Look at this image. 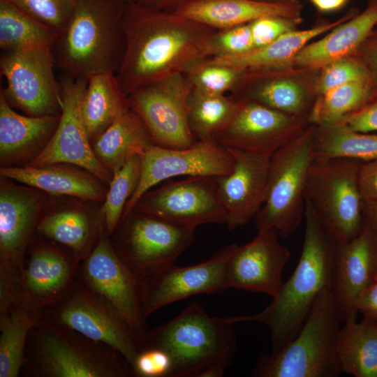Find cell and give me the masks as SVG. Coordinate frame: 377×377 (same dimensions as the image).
Wrapping results in <instances>:
<instances>
[{
  "label": "cell",
  "instance_id": "obj_1",
  "mask_svg": "<svg viewBox=\"0 0 377 377\" xmlns=\"http://www.w3.org/2000/svg\"><path fill=\"white\" fill-rule=\"evenodd\" d=\"M122 26L125 47L116 77L127 96L172 74L184 73L209 58V42L216 30L173 11L130 0L124 6Z\"/></svg>",
  "mask_w": 377,
  "mask_h": 377
},
{
  "label": "cell",
  "instance_id": "obj_2",
  "mask_svg": "<svg viewBox=\"0 0 377 377\" xmlns=\"http://www.w3.org/2000/svg\"><path fill=\"white\" fill-rule=\"evenodd\" d=\"M305 228L297 265L272 302L254 314L228 317L234 323L258 322L271 332L272 352L290 341L302 328L320 293L332 290L337 241L305 203Z\"/></svg>",
  "mask_w": 377,
  "mask_h": 377
},
{
  "label": "cell",
  "instance_id": "obj_3",
  "mask_svg": "<svg viewBox=\"0 0 377 377\" xmlns=\"http://www.w3.org/2000/svg\"><path fill=\"white\" fill-rule=\"evenodd\" d=\"M126 1L76 0L52 47L54 64L63 75L87 78L99 72L117 73L125 47Z\"/></svg>",
  "mask_w": 377,
  "mask_h": 377
},
{
  "label": "cell",
  "instance_id": "obj_4",
  "mask_svg": "<svg viewBox=\"0 0 377 377\" xmlns=\"http://www.w3.org/2000/svg\"><path fill=\"white\" fill-rule=\"evenodd\" d=\"M228 317L210 316L193 302L168 322L147 332L139 350L156 348L170 357L169 377H200L219 361L231 363L237 335Z\"/></svg>",
  "mask_w": 377,
  "mask_h": 377
},
{
  "label": "cell",
  "instance_id": "obj_5",
  "mask_svg": "<svg viewBox=\"0 0 377 377\" xmlns=\"http://www.w3.org/2000/svg\"><path fill=\"white\" fill-rule=\"evenodd\" d=\"M26 354L24 365L34 376H135L127 360L111 347L45 317L31 329Z\"/></svg>",
  "mask_w": 377,
  "mask_h": 377
},
{
  "label": "cell",
  "instance_id": "obj_6",
  "mask_svg": "<svg viewBox=\"0 0 377 377\" xmlns=\"http://www.w3.org/2000/svg\"><path fill=\"white\" fill-rule=\"evenodd\" d=\"M342 316L331 289L319 294L298 334L281 349L263 354L254 377H336Z\"/></svg>",
  "mask_w": 377,
  "mask_h": 377
},
{
  "label": "cell",
  "instance_id": "obj_7",
  "mask_svg": "<svg viewBox=\"0 0 377 377\" xmlns=\"http://www.w3.org/2000/svg\"><path fill=\"white\" fill-rule=\"evenodd\" d=\"M314 131L315 125L309 124L271 156L265 200L253 219L258 231L273 228L279 237H288L301 223Z\"/></svg>",
  "mask_w": 377,
  "mask_h": 377
},
{
  "label": "cell",
  "instance_id": "obj_8",
  "mask_svg": "<svg viewBox=\"0 0 377 377\" xmlns=\"http://www.w3.org/2000/svg\"><path fill=\"white\" fill-rule=\"evenodd\" d=\"M363 162L347 158L314 160L306 179L305 203L337 242L356 237L364 224L359 172Z\"/></svg>",
  "mask_w": 377,
  "mask_h": 377
},
{
  "label": "cell",
  "instance_id": "obj_9",
  "mask_svg": "<svg viewBox=\"0 0 377 377\" xmlns=\"http://www.w3.org/2000/svg\"><path fill=\"white\" fill-rule=\"evenodd\" d=\"M195 229L133 209L122 216L111 242L120 258L139 278L174 264L193 243Z\"/></svg>",
  "mask_w": 377,
  "mask_h": 377
},
{
  "label": "cell",
  "instance_id": "obj_10",
  "mask_svg": "<svg viewBox=\"0 0 377 377\" xmlns=\"http://www.w3.org/2000/svg\"><path fill=\"white\" fill-rule=\"evenodd\" d=\"M54 65L50 47L3 51L0 70L6 86L1 92L8 103L29 116L60 115L61 89Z\"/></svg>",
  "mask_w": 377,
  "mask_h": 377
},
{
  "label": "cell",
  "instance_id": "obj_11",
  "mask_svg": "<svg viewBox=\"0 0 377 377\" xmlns=\"http://www.w3.org/2000/svg\"><path fill=\"white\" fill-rule=\"evenodd\" d=\"M119 353L132 369L138 342L118 312L77 276L63 299L44 316Z\"/></svg>",
  "mask_w": 377,
  "mask_h": 377
},
{
  "label": "cell",
  "instance_id": "obj_12",
  "mask_svg": "<svg viewBox=\"0 0 377 377\" xmlns=\"http://www.w3.org/2000/svg\"><path fill=\"white\" fill-rule=\"evenodd\" d=\"M109 237L104 228L81 262L77 276L118 312L139 344L147 331L138 280L120 258Z\"/></svg>",
  "mask_w": 377,
  "mask_h": 377
},
{
  "label": "cell",
  "instance_id": "obj_13",
  "mask_svg": "<svg viewBox=\"0 0 377 377\" xmlns=\"http://www.w3.org/2000/svg\"><path fill=\"white\" fill-rule=\"evenodd\" d=\"M193 85L184 73L172 74L128 96L131 109L142 119L155 145L190 147L196 142L187 117Z\"/></svg>",
  "mask_w": 377,
  "mask_h": 377
},
{
  "label": "cell",
  "instance_id": "obj_14",
  "mask_svg": "<svg viewBox=\"0 0 377 377\" xmlns=\"http://www.w3.org/2000/svg\"><path fill=\"white\" fill-rule=\"evenodd\" d=\"M42 191L1 179L0 291L18 286L27 247L43 215Z\"/></svg>",
  "mask_w": 377,
  "mask_h": 377
},
{
  "label": "cell",
  "instance_id": "obj_15",
  "mask_svg": "<svg viewBox=\"0 0 377 377\" xmlns=\"http://www.w3.org/2000/svg\"><path fill=\"white\" fill-rule=\"evenodd\" d=\"M87 84L86 77L62 75V103L58 126L44 149L27 165L71 164L86 170L103 184H110L112 174L96 156L82 117V104Z\"/></svg>",
  "mask_w": 377,
  "mask_h": 377
},
{
  "label": "cell",
  "instance_id": "obj_16",
  "mask_svg": "<svg viewBox=\"0 0 377 377\" xmlns=\"http://www.w3.org/2000/svg\"><path fill=\"white\" fill-rule=\"evenodd\" d=\"M235 246H226L207 260L195 265L179 267L172 264L138 278L145 316L191 296L230 288L227 265Z\"/></svg>",
  "mask_w": 377,
  "mask_h": 377
},
{
  "label": "cell",
  "instance_id": "obj_17",
  "mask_svg": "<svg viewBox=\"0 0 377 377\" xmlns=\"http://www.w3.org/2000/svg\"><path fill=\"white\" fill-rule=\"evenodd\" d=\"M133 209L194 228L203 224L226 223L227 219L214 177H188L149 189Z\"/></svg>",
  "mask_w": 377,
  "mask_h": 377
},
{
  "label": "cell",
  "instance_id": "obj_18",
  "mask_svg": "<svg viewBox=\"0 0 377 377\" xmlns=\"http://www.w3.org/2000/svg\"><path fill=\"white\" fill-rule=\"evenodd\" d=\"M319 71L293 63L247 71L231 93L238 100L252 101L308 119L317 97Z\"/></svg>",
  "mask_w": 377,
  "mask_h": 377
},
{
  "label": "cell",
  "instance_id": "obj_19",
  "mask_svg": "<svg viewBox=\"0 0 377 377\" xmlns=\"http://www.w3.org/2000/svg\"><path fill=\"white\" fill-rule=\"evenodd\" d=\"M141 160L140 182L123 215L133 209L146 191L162 181L179 176L221 177L228 174L233 165V158L228 149L214 140H197L191 147L182 149L154 145L141 156Z\"/></svg>",
  "mask_w": 377,
  "mask_h": 377
},
{
  "label": "cell",
  "instance_id": "obj_20",
  "mask_svg": "<svg viewBox=\"0 0 377 377\" xmlns=\"http://www.w3.org/2000/svg\"><path fill=\"white\" fill-rule=\"evenodd\" d=\"M239 101L235 117L214 139L226 148L271 156L310 124L306 118L252 101Z\"/></svg>",
  "mask_w": 377,
  "mask_h": 377
},
{
  "label": "cell",
  "instance_id": "obj_21",
  "mask_svg": "<svg viewBox=\"0 0 377 377\" xmlns=\"http://www.w3.org/2000/svg\"><path fill=\"white\" fill-rule=\"evenodd\" d=\"M80 262L68 249L40 242L29 249L18 281V294L33 308L45 312L67 294Z\"/></svg>",
  "mask_w": 377,
  "mask_h": 377
},
{
  "label": "cell",
  "instance_id": "obj_22",
  "mask_svg": "<svg viewBox=\"0 0 377 377\" xmlns=\"http://www.w3.org/2000/svg\"><path fill=\"white\" fill-rule=\"evenodd\" d=\"M376 276L377 234L364 218L362 229L356 237L336 243L332 292L343 323L357 319V300Z\"/></svg>",
  "mask_w": 377,
  "mask_h": 377
},
{
  "label": "cell",
  "instance_id": "obj_23",
  "mask_svg": "<svg viewBox=\"0 0 377 377\" xmlns=\"http://www.w3.org/2000/svg\"><path fill=\"white\" fill-rule=\"evenodd\" d=\"M279 237L274 229H263L249 243L235 244L227 265L230 288L276 296L290 255Z\"/></svg>",
  "mask_w": 377,
  "mask_h": 377
},
{
  "label": "cell",
  "instance_id": "obj_24",
  "mask_svg": "<svg viewBox=\"0 0 377 377\" xmlns=\"http://www.w3.org/2000/svg\"><path fill=\"white\" fill-rule=\"evenodd\" d=\"M233 158L231 171L216 177L219 194L227 214L229 230L254 218L267 193L271 156L226 148Z\"/></svg>",
  "mask_w": 377,
  "mask_h": 377
},
{
  "label": "cell",
  "instance_id": "obj_25",
  "mask_svg": "<svg viewBox=\"0 0 377 377\" xmlns=\"http://www.w3.org/2000/svg\"><path fill=\"white\" fill-rule=\"evenodd\" d=\"M303 8L300 0L279 3L256 0H185L172 11L218 30L266 16L303 20Z\"/></svg>",
  "mask_w": 377,
  "mask_h": 377
},
{
  "label": "cell",
  "instance_id": "obj_26",
  "mask_svg": "<svg viewBox=\"0 0 377 377\" xmlns=\"http://www.w3.org/2000/svg\"><path fill=\"white\" fill-rule=\"evenodd\" d=\"M0 174L2 177L52 195H68L96 201L102 200L106 195L100 179L86 170L71 164L1 166Z\"/></svg>",
  "mask_w": 377,
  "mask_h": 377
},
{
  "label": "cell",
  "instance_id": "obj_27",
  "mask_svg": "<svg viewBox=\"0 0 377 377\" xmlns=\"http://www.w3.org/2000/svg\"><path fill=\"white\" fill-rule=\"evenodd\" d=\"M59 119L60 115L34 117L20 114L13 110L0 92L1 165L11 166L31 158V156L33 160L50 140Z\"/></svg>",
  "mask_w": 377,
  "mask_h": 377
},
{
  "label": "cell",
  "instance_id": "obj_28",
  "mask_svg": "<svg viewBox=\"0 0 377 377\" xmlns=\"http://www.w3.org/2000/svg\"><path fill=\"white\" fill-rule=\"evenodd\" d=\"M377 26V12L367 5L364 10L312 40L297 54V66L320 69L337 60L355 54L369 34Z\"/></svg>",
  "mask_w": 377,
  "mask_h": 377
},
{
  "label": "cell",
  "instance_id": "obj_29",
  "mask_svg": "<svg viewBox=\"0 0 377 377\" xmlns=\"http://www.w3.org/2000/svg\"><path fill=\"white\" fill-rule=\"evenodd\" d=\"M104 228L101 212L97 215L85 208L72 206L43 214L36 232L71 251L81 263Z\"/></svg>",
  "mask_w": 377,
  "mask_h": 377
},
{
  "label": "cell",
  "instance_id": "obj_30",
  "mask_svg": "<svg viewBox=\"0 0 377 377\" xmlns=\"http://www.w3.org/2000/svg\"><path fill=\"white\" fill-rule=\"evenodd\" d=\"M359 11L350 9L334 21H323L305 29L288 32L269 44L236 56L212 57V61L244 71H253L292 64L301 50L318 36H323Z\"/></svg>",
  "mask_w": 377,
  "mask_h": 377
},
{
  "label": "cell",
  "instance_id": "obj_31",
  "mask_svg": "<svg viewBox=\"0 0 377 377\" xmlns=\"http://www.w3.org/2000/svg\"><path fill=\"white\" fill-rule=\"evenodd\" d=\"M44 313L29 305L18 293L0 302V377H17L25 363L31 329Z\"/></svg>",
  "mask_w": 377,
  "mask_h": 377
},
{
  "label": "cell",
  "instance_id": "obj_32",
  "mask_svg": "<svg viewBox=\"0 0 377 377\" xmlns=\"http://www.w3.org/2000/svg\"><path fill=\"white\" fill-rule=\"evenodd\" d=\"M91 145L98 161L113 175L129 158L142 156L154 143L142 119L130 108L96 138Z\"/></svg>",
  "mask_w": 377,
  "mask_h": 377
},
{
  "label": "cell",
  "instance_id": "obj_33",
  "mask_svg": "<svg viewBox=\"0 0 377 377\" xmlns=\"http://www.w3.org/2000/svg\"><path fill=\"white\" fill-rule=\"evenodd\" d=\"M87 79L82 112L92 142L130 106L128 96L122 91L115 73L99 72Z\"/></svg>",
  "mask_w": 377,
  "mask_h": 377
},
{
  "label": "cell",
  "instance_id": "obj_34",
  "mask_svg": "<svg viewBox=\"0 0 377 377\" xmlns=\"http://www.w3.org/2000/svg\"><path fill=\"white\" fill-rule=\"evenodd\" d=\"M312 151L314 160L368 162L377 158V134L355 131L343 121L315 125Z\"/></svg>",
  "mask_w": 377,
  "mask_h": 377
},
{
  "label": "cell",
  "instance_id": "obj_35",
  "mask_svg": "<svg viewBox=\"0 0 377 377\" xmlns=\"http://www.w3.org/2000/svg\"><path fill=\"white\" fill-rule=\"evenodd\" d=\"M338 357L342 372L355 377H377V323L366 318L343 323Z\"/></svg>",
  "mask_w": 377,
  "mask_h": 377
},
{
  "label": "cell",
  "instance_id": "obj_36",
  "mask_svg": "<svg viewBox=\"0 0 377 377\" xmlns=\"http://www.w3.org/2000/svg\"><path fill=\"white\" fill-rule=\"evenodd\" d=\"M239 104L232 96L209 94L193 87L187 99V117L195 139L214 141L233 119Z\"/></svg>",
  "mask_w": 377,
  "mask_h": 377
},
{
  "label": "cell",
  "instance_id": "obj_37",
  "mask_svg": "<svg viewBox=\"0 0 377 377\" xmlns=\"http://www.w3.org/2000/svg\"><path fill=\"white\" fill-rule=\"evenodd\" d=\"M57 38L56 33L14 4L0 0V47L3 51L53 47Z\"/></svg>",
  "mask_w": 377,
  "mask_h": 377
},
{
  "label": "cell",
  "instance_id": "obj_38",
  "mask_svg": "<svg viewBox=\"0 0 377 377\" xmlns=\"http://www.w3.org/2000/svg\"><path fill=\"white\" fill-rule=\"evenodd\" d=\"M374 94L367 82H350L334 87L316 97L309 123L322 125L342 121L364 105Z\"/></svg>",
  "mask_w": 377,
  "mask_h": 377
},
{
  "label": "cell",
  "instance_id": "obj_39",
  "mask_svg": "<svg viewBox=\"0 0 377 377\" xmlns=\"http://www.w3.org/2000/svg\"><path fill=\"white\" fill-rule=\"evenodd\" d=\"M141 170V156L135 155L129 158L112 175L109 190L100 210L103 218L105 231L109 236H111L115 230L127 202L137 189Z\"/></svg>",
  "mask_w": 377,
  "mask_h": 377
},
{
  "label": "cell",
  "instance_id": "obj_40",
  "mask_svg": "<svg viewBox=\"0 0 377 377\" xmlns=\"http://www.w3.org/2000/svg\"><path fill=\"white\" fill-rule=\"evenodd\" d=\"M245 71L206 58L193 64L184 74L193 88L209 94H224L233 91Z\"/></svg>",
  "mask_w": 377,
  "mask_h": 377
},
{
  "label": "cell",
  "instance_id": "obj_41",
  "mask_svg": "<svg viewBox=\"0 0 377 377\" xmlns=\"http://www.w3.org/2000/svg\"><path fill=\"white\" fill-rule=\"evenodd\" d=\"M350 82L370 84L368 71L355 54L333 61L320 69L316 84L317 96Z\"/></svg>",
  "mask_w": 377,
  "mask_h": 377
},
{
  "label": "cell",
  "instance_id": "obj_42",
  "mask_svg": "<svg viewBox=\"0 0 377 377\" xmlns=\"http://www.w3.org/2000/svg\"><path fill=\"white\" fill-rule=\"evenodd\" d=\"M58 35L69 20L76 0H6Z\"/></svg>",
  "mask_w": 377,
  "mask_h": 377
},
{
  "label": "cell",
  "instance_id": "obj_43",
  "mask_svg": "<svg viewBox=\"0 0 377 377\" xmlns=\"http://www.w3.org/2000/svg\"><path fill=\"white\" fill-rule=\"evenodd\" d=\"M253 49L250 23L216 29L209 42V58L239 55Z\"/></svg>",
  "mask_w": 377,
  "mask_h": 377
},
{
  "label": "cell",
  "instance_id": "obj_44",
  "mask_svg": "<svg viewBox=\"0 0 377 377\" xmlns=\"http://www.w3.org/2000/svg\"><path fill=\"white\" fill-rule=\"evenodd\" d=\"M302 21L281 16H266L250 22L255 49L265 46L281 36L298 29Z\"/></svg>",
  "mask_w": 377,
  "mask_h": 377
},
{
  "label": "cell",
  "instance_id": "obj_45",
  "mask_svg": "<svg viewBox=\"0 0 377 377\" xmlns=\"http://www.w3.org/2000/svg\"><path fill=\"white\" fill-rule=\"evenodd\" d=\"M171 367V359L165 351L147 348L139 350L133 371L135 376L169 377Z\"/></svg>",
  "mask_w": 377,
  "mask_h": 377
},
{
  "label": "cell",
  "instance_id": "obj_46",
  "mask_svg": "<svg viewBox=\"0 0 377 377\" xmlns=\"http://www.w3.org/2000/svg\"><path fill=\"white\" fill-rule=\"evenodd\" d=\"M342 121L359 132H377V93H374L364 105L346 116Z\"/></svg>",
  "mask_w": 377,
  "mask_h": 377
},
{
  "label": "cell",
  "instance_id": "obj_47",
  "mask_svg": "<svg viewBox=\"0 0 377 377\" xmlns=\"http://www.w3.org/2000/svg\"><path fill=\"white\" fill-rule=\"evenodd\" d=\"M364 64L371 87L377 93V27L374 28L355 53Z\"/></svg>",
  "mask_w": 377,
  "mask_h": 377
},
{
  "label": "cell",
  "instance_id": "obj_48",
  "mask_svg": "<svg viewBox=\"0 0 377 377\" xmlns=\"http://www.w3.org/2000/svg\"><path fill=\"white\" fill-rule=\"evenodd\" d=\"M359 186L363 201L377 202V158L362 163Z\"/></svg>",
  "mask_w": 377,
  "mask_h": 377
},
{
  "label": "cell",
  "instance_id": "obj_49",
  "mask_svg": "<svg viewBox=\"0 0 377 377\" xmlns=\"http://www.w3.org/2000/svg\"><path fill=\"white\" fill-rule=\"evenodd\" d=\"M356 306L364 318L377 323V280L361 294Z\"/></svg>",
  "mask_w": 377,
  "mask_h": 377
},
{
  "label": "cell",
  "instance_id": "obj_50",
  "mask_svg": "<svg viewBox=\"0 0 377 377\" xmlns=\"http://www.w3.org/2000/svg\"><path fill=\"white\" fill-rule=\"evenodd\" d=\"M320 13L337 11L344 7L350 0H309Z\"/></svg>",
  "mask_w": 377,
  "mask_h": 377
},
{
  "label": "cell",
  "instance_id": "obj_51",
  "mask_svg": "<svg viewBox=\"0 0 377 377\" xmlns=\"http://www.w3.org/2000/svg\"><path fill=\"white\" fill-rule=\"evenodd\" d=\"M184 1L185 0H133L142 6L164 10H170V8L173 10Z\"/></svg>",
  "mask_w": 377,
  "mask_h": 377
},
{
  "label": "cell",
  "instance_id": "obj_52",
  "mask_svg": "<svg viewBox=\"0 0 377 377\" xmlns=\"http://www.w3.org/2000/svg\"><path fill=\"white\" fill-rule=\"evenodd\" d=\"M364 217L373 227L377 234V202L363 201Z\"/></svg>",
  "mask_w": 377,
  "mask_h": 377
},
{
  "label": "cell",
  "instance_id": "obj_53",
  "mask_svg": "<svg viewBox=\"0 0 377 377\" xmlns=\"http://www.w3.org/2000/svg\"><path fill=\"white\" fill-rule=\"evenodd\" d=\"M229 364L226 361H219L208 367L200 377H221Z\"/></svg>",
  "mask_w": 377,
  "mask_h": 377
},
{
  "label": "cell",
  "instance_id": "obj_54",
  "mask_svg": "<svg viewBox=\"0 0 377 377\" xmlns=\"http://www.w3.org/2000/svg\"><path fill=\"white\" fill-rule=\"evenodd\" d=\"M256 1L265 2V3H279L288 1L290 0H256Z\"/></svg>",
  "mask_w": 377,
  "mask_h": 377
},
{
  "label": "cell",
  "instance_id": "obj_55",
  "mask_svg": "<svg viewBox=\"0 0 377 377\" xmlns=\"http://www.w3.org/2000/svg\"><path fill=\"white\" fill-rule=\"evenodd\" d=\"M367 5L371 6L372 8H374L376 11L377 12V0H369L368 1V3H367ZM377 27V26H376Z\"/></svg>",
  "mask_w": 377,
  "mask_h": 377
},
{
  "label": "cell",
  "instance_id": "obj_56",
  "mask_svg": "<svg viewBox=\"0 0 377 377\" xmlns=\"http://www.w3.org/2000/svg\"><path fill=\"white\" fill-rule=\"evenodd\" d=\"M126 1H128V0H126ZM130 1H133V0H130Z\"/></svg>",
  "mask_w": 377,
  "mask_h": 377
},
{
  "label": "cell",
  "instance_id": "obj_57",
  "mask_svg": "<svg viewBox=\"0 0 377 377\" xmlns=\"http://www.w3.org/2000/svg\"><path fill=\"white\" fill-rule=\"evenodd\" d=\"M376 280H377V276H376Z\"/></svg>",
  "mask_w": 377,
  "mask_h": 377
}]
</instances>
